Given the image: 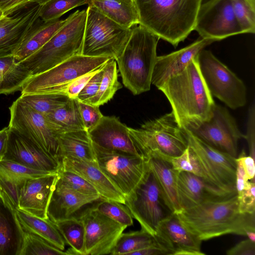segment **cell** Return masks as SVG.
Segmentation results:
<instances>
[{
    "label": "cell",
    "instance_id": "f546056e",
    "mask_svg": "<svg viewBox=\"0 0 255 255\" xmlns=\"http://www.w3.org/2000/svg\"><path fill=\"white\" fill-rule=\"evenodd\" d=\"M17 218L24 231L37 235L55 247L65 251V242L55 224L19 209L15 210Z\"/></svg>",
    "mask_w": 255,
    "mask_h": 255
},
{
    "label": "cell",
    "instance_id": "52a82bcc",
    "mask_svg": "<svg viewBox=\"0 0 255 255\" xmlns=\"http://www.w3.org/2000/svg\"><path fill=\"white\" fill-rule=\"evenodd\" d=\"M131 32V28L120 25L88 5L80 54L116 60L122 53Z\"/></svg>",
    "mask_w": 255,
    "mask_h": 255
},
{
    "label": "cell",
    "instance_id": "1f68e13d",
    "mask_svg": "<svg viewBox=\"0 0 255 255\" xmlns=\"http://www.w3.org/2000/svg\"><path fill=\"white\" fill-rule=\"evenodd\" d=\"M44 116L58 135L67 132L86 130L77 99H69L64 105Z\"/></svg>",
    "mask_w": 255,
    "mask_h": 255
},
{
    "label": "cell",
    "instance_id": "277c9868",
    "mask_svg": "<svg viewBox=\"0 0 255 255\" xmlns=\"http://www.w3.org/2000/svg\"><path fill=\"white\" fill-rule=\"evenodd\" d=\"M159 38L138 24L131 28L130 37L115 60L124 86L134 95L148 91Z\"/></svg>",
    "mask_w": 255,
    "mask_h": 255
},
{
    "label": "cell",
    "instance_id": "9f6ffc18",
    "mask_svg": "<svg viewBox=\"0 0 255 255\" xmlns=\"http://www.w3.org/2000/svg\"><path fill=\"white\" fill-rule=\"evenodd\" d=\"M51 0H30L31 3L37 4L42 5Z\"/></svg>",
    "mask_w": 255,
    "mask_h": 255
},
{
    "label": "cell",
    "instance_id": "2e32d148",
    "mask_svg": "<svg viewBox=\"0 0 255 255\" xmlns=\"http://www.w3.org/2000/svg\"><path fill=\"white\" fill-rule=\"evenodd\" d=\"M194 30L202 38L215 41L243 33L234 13L231 0H208L202 3Z\"/></svg>",
    "mask_w": 255,
    "mask_h": 255
},
{
    "label": "cell",
    "instance_id": "ba28073f",
    "mask_svg": "<svg viewBox=\"0 0 255 255\" xmlns=\"http://www.w3.org/2000/svg\"><path fill=\"white\" fill-rule=\"evenodd\" d=\"M125 204L141 229L153 236L159 224L174 213L149 166L137 186L125 197Z\"/></svg>",
    "mask_w": 255,
    "mask_h": 255
},
{
    "label": "cell",
    "instance_id": "cb8c5ba5",
    "mask_svg": "<svg viewBox=\"0 0 255 255\" xmlns=\"http://www.w3.org/2000/svg\"><path fill=\"white\" fill-rule=\"evenodd\" d=\"M60 168L82 177L96 189L101 199L125 204V198L123 194L101 171L96 161L65 157L61 159Z\"/></svg>",
    "mask_w": 255,
    "mask_h": 255
},
{
    "label": "cell",
    "instance_id": "7402d4cb",
    "mask_svg": "<svg viewBox=\"0 0 255 255\" xmlns=\"http://www.w3.org/2000/svg\"><path fill=\"white\" fill-rule=\"evenodd\" d=\"M57 179V173L24 180L19 191L17 209L48 219L47 207Z\"/></svg>",
    "mask_w": 255,
    "mask_h": 255
},
{
    "label": "cell",
    "instance_id": "d4e9b609",
    "mask_svg": "<svg viewBox=\"0 0 255 255\" xmlns=\"http://www.w3.org/2000/svg\"><path fill=\"white\" fill-rule=\"evenodd\" d=\"M100 199L99 195H86L72 190L61 183L57 176L49 201L47 216L53 223L64 220Z\"/></svg>",
    "mask_w": 255,
    "mask_h": 255
},
{
    "label": "cell",
    "instance_id": "60d3db41",
    "mask_svg": "<svg viewBox=\"0 0 255 255\" xmlns=\"http://www.w3.org/2000/svg\"><path fill=\"white\" fill-rule=\"evenodd\" d=\"M89 3L90 0H51L41 6L39 18L45 21L57 19L71 9Z\"/></svg>",
    "mask_w": 255,
    "mask_h": 255
},
{
    "label": "cell",
    "instance_id": "e575fe53",
    "mask_svg": "<svg viewBox=\"0 0 255 255\" xmlns=\"http://www.w3.org/2000/svg\"><path fill=\"white\" fill-rule=\"evenodd\" d=\"M122 88L118 81L117 62L111 58L103 68V77L98 92L84 103L99 107L111 100L116 92Z\"/></svg>",
    "mask_w": 255,
    "mask_h": 255
},
{
    "label": "cell",
    "instance_id": "ffe728a7",
    "mask_svg": "<svg viewBox=\"0 0 255 255\" xmlns=\"http://www.w3.org/2000/svg\"><path fill=\"white\" fill-rule=\"evenodd\" d=\"M41 6L33 3L13 16L0 19V57L13 56L27 31L39 17Z\"/></svg>",
    "mask_w": 255,
    "mask_h": 255
},
{
    "label": "cell",
    "instance_id": "db71d44e",
    "mask_svg": "<svg viewBox=\"0 0 255 255\" xmlns=\"http://www.w3.org/2000/svg\"><path fill=\"white\" fill-rule=\"evenodd\" d=\"M130 255H169L168 252L157 242L146 248L135 251Z\"/></svg>",
    "mask_w": 255,
    "mask_h": 255
},
{
    "label": "cell",
    "instance_id": "7bdbcfd3",
    "mask_svg": "<svg viewBox=\"0 0 255 255\" xmlns=\"http://www.w3.org/2000/svg\"><path fill=\"white\" fill-rule=\"evenodd\" d=\"M170 161L173 168L177 171L192 173L206 179L213 184L197 155L188 145L181 155L171 158Z\"/></svg>",
    "mask_w": 255,
    "mask_h": 255
},
{
    "label": "cell",
    "instance_id": "d6a6232c",
    "mask_svg": "<svg viewBox=\"0 0 255 255\" xmlns=\"http://www.w3.org/2000/svg\"><path fill=\"white\" fill-rule=\"evenodd\" d=\"M30 77L28 71L13 56L0 57V94L21 91Z\"/></svg>",
    "mask_w": 255,
    "mask_h": 255
},
{
    "label": "cell",
    "instance_id": "30bf717a",
    "mask_svg": "<svg viewBox=\"0 0 255 255\" xmlns=\"http://www.w3.org/2000/svg\"><path fill=\"white\" fill-rule=\"evenodd\" d=\"M200 72L212 96L235 110L247 103V89L243 81L209 50L196 56Z\"/></svg>",
    "mask_w": 255,
    "mask_h": 255
},
{
    "label": "cell",
    "instance_id": "6da1fadb",
    "mask_svg": "<svg viewBox=\"0 0 255 255\" xmlns=\"http://www.w3.org/2000/svg\"><path fill=\"white\" fill-rule=\"evenodd\" d=\"M186 228L200 240L229 234L249 236L255 232V213H240L237 194L207 201L176 214Z\"/></svg>",
    "mask_w": 255,
    "mask_h": 255
},
{
    "label": "cell",
    "instance_id": "b9f144b4",
    "mask_svg": "<svg viewBox=\"0 0 255 255\" xmlns=\"http://www.w3.org/2000/svg\"><path fill=\"white\" fill-rule=\"evenodd\" d=\"M231 2L243 33H255V0H231Z\"/></svg>",
    "mask_w": 255,
    "mask_h": 255
},
{
    "label": "cell",
    "instance_id": "603a6c76",
    "mask_svg": "<svg viewBox=\"0 0 255 255\" xmlns=\"http://www.w3.org/2000/svg\"><path fill=\"white\" fill-rule=\"evenodd\" d=\"M214 42L212 39L201 38L177 51L157 56L151 84L158 89L168 78L182 72L202 50Z\"/></svg>",
    "mask_w": 255,
    "mask_h": 255
},
{
    "label": "cell",
    "instance_id": "8fae6325",
    "mask_svg": "<svg viewBox=\"0 0 255 255\" xmlns=\"http://www.w3.org/2000/svg\"><path fill=\"white\" fill-rule=\"evenodd\" d=\"M93 146L99 168L125 198L128 196L148 169L146 159L128 152L104 148L93 143Z\"/></svg>",
    "mask_w": 255,
    "mask_h": 255
},
{
    "label": "cell",
    "instance_id": "ac0fdd59",
    "mask_svg": "<svg viewBox=\"0 0 255 255\" xmlns=\"http://www.w3.org/2000/svg\"><path fill=\"white\" fill-rule=\"evenodd\" d=\"M154 237L169 255H204L201 250L202 241L191 233L176 213L162 221Z\"/></svg>",
    "mask_w": 255,
    "mask_h": 255
},
{
    "label": "cell",
    "instance_id": "11a10c76",
    "mask_svg": "<svg viewBox=\"0 0 255 255\" xmlns=\"http://www.w3.org/2000/svg\"><path fill=\"white\" fill-rule=\"evenodd\" d=\"M9 131L8 127L0 130V161L3 160L6 151Z\"/></svg>",
    "mask_w": 255,
    "mask_h": 255
},
{
    "label": "cell",
    "instance_id": "f1b7e54d",
    "mask_svg": "<svg viewBox=\"0 0 255 255\" xmlns=\"http://www.w3.org/2000/svg\"><path fill=\"white\" fill-rule=\"evenodd\" d=\"M90 4L123 27L131 28L139 23L134 0H90Z\"/></svg>",
    "mask_w": 255,
    "mask_h": 255
},
{
    "label": "cell",
    "instance_id": "f6af8a7d",
    "mask_svg": "<svg viewBox=\"0 0 255 255\" xmlns=\"http://www.w3.org/2000/svg\"><path fill=\"white\" fill-rule=\"evenodd\" d=\"M78 104L85 128L88 131L98 123L103 115L98 106H93L78 100Z\"/></svg>",
    "mask_w": 255,
    "mask_h": 255
},
{
    "label": "cell",
    "instance_id": "7c38bea8",
    "mask_svg": "<svg viewBox=\"0 0 255 255\" xmlns=\"http://www.w3.org/2000/svg\"><path fill=\"white\" fill-rule=\"evenodd\" d=\"M9 110V128L27 138L61 162L58 134L51 127L45 116L19 98L12 103Z\"/></svg>",
    "mask_w": 255,
    "mask_h": 255
},
{
    "label": "cell",
    "instance_id": "f907efd6",
    "mask_svg": "<svg viewBox=\"0 0 255 255\" xmlns=\"http://www.w3.org/2000/svg\"><path fill=\"white\" fill-rule=\"evenodd\" d=\"M228 255H255V242L249 239L242 241L228 250Z\"/></svg>",
    "mask_w": 255,
    "mask_h": 255
},
{
    "label": "cell",
    "instance_id": "f35d334b",
    "mask_svg": "<svg viewBox=\"0 0 255 255\" xmlns=\"http://www.w3.org/2000/svg\"><path fill=\"white\" fill-rule=\"evenodd\" d=\"M52 174L32 169L11 160L0 161V175L13 182L20 183L27 179Z\"/></svg>",
    "mask_w": 255,
    "mask_h": 255
},
{
    "label": "cell",
    "instance_id": "c3c4849f",
    "mask_svg": "<svg viewBox=\"0 0 255 255\" xmlns=\"http://www.w3.org/2000/svg\"><path fill=\"white\" fill-rule=\"evenodd\" d=\"M244 138L247 140L249 155L255 158V106L253 104L248 111L246 134Z\"/></svg>",
    "mask_w": 255,
    "mask_h": 255
},
{
    "label": "cell",
    "instance_id": "ee69618b",
    "mask_svg": "<svg viewBox=\"0 0 255 255\" xmlns=\"http://www.w3.org/2000/svg\"><path fill=\"white\" fill-rule=\"evenodd\" d=\"M57 176L61 183L79 193L89 196H100L90 183L74 172L60 168Z\"/></svg>",
    "mask_w": 255,
    "mask_h": 255
},
{
    "label": "cell",
    "instance_id": "d590c367",
    "mask_svg": "<svg viewBox=\"0 0 255 255\" xmlns=\"http://www.w3.org/2000/svg\"><path fill=\"white\" fill-rule=\"evenodd\" d=\"M154 237L146 231L123 233L116 243L110 255H130L131 253L155 244Z\"/></svg>",
    "mask_w": 255,
    "mask_h": 255
},
{
    "label": "cell",
    "instance_id": "f5cc1de1",
    "mask_svg": "<svg viewBox=\"0 0 255 255\" xmlns=\"http://www.w3.org/2000/svg\"><path fill=\"white\" fill-rule=\"evenodd\" d=\"M241 163L249 180H255V159L243 151L236 158Z\"/></svg>",
    "mask_w": 255,
    "mask_h": 255
},
{
    "label": "cell",
    "instance_id": "8992f818",
    "mask_svg": "<svg viewBox=\"0 0 255 255\" xmlns=\"http://www.w3.org/2000/svg\"><path fill=\"white\" fill-rule=\"evenodd\" d=\"M128 131L140 155L144 158L153 154L168 158L176 157L188 147L183 129L172 111L144 123L140 128L128 127Z\"/></svg>",
    "mask_w": 255,
    "mask_h": 255
},
{
    "label": "cell",
    "instance_id": "836d02e7",
    "mask_svg": "<svg viewBox=\"0 0 255 255\" xmlns=\"http://www.w3.org/2000/svg\"><path fill=\"white\" fill-rule=\"evenodd\" d=\"M54 223L70 247L67 250L68 255H86L85 229L80 219L75 215Z\"/></svg>",
    "mask_w": 255,
    "mask_h": 255
},
{
    "label": "cell",
    "instance_id": "7a4b0ae2",
    "mask_svg": "<svg viewBox=\"0 0 255 255\" xmlns=\"http://www.w3.org/2000/svg\"><path fill=\"white\" fill-rule=\"evenodd\" d=\"M166 96L182 128L195 127L208 120L216 104L202 77L196 56L179 74L158 88Z\"/></svg>",
    "mask_w": 255,
    "mask_h": 255
},
{
    "label": "cell",
    "instance_id": "74e56055",
    "mask_svg": "<svg viewBox=\"0 0 255 255\" xmlns=\"http://www.w3.org/2000/svg\"><path fill=\"white\" fill-rule=\"evenodd\" d=\"M101 213L127 227L133 225V217L127 206L118 201L100 199L92 204Z\"/></svg>",
    "mask_w": 255,
    "mask_h": 255
},
{
    "label": "cell",
    "instance_id": "5b68a950",
    "mask_svg": "<svg viewBox=\"0 0 255 255\" xmlns=\"http://www.w3.org/2000/svg\"><path fill=\"white\" fill-rule=\"evenodd\" d=\"M86 9L77 10L39 49L18 62L31 76L44 72L72 56L81 54Z\"/></svg>",
    "mask_w": 255,
    "mask_h": 255
},
{
    "label": "cell",
    "instance_id": "7dc6e473",
    "mask_svg": "<svg viewBox=\"0 0 255 255\" xmlns=\"http://www.w3.org/2000/svg\"><path fill=\"white\" fill-rule=\"evenodd\" d=\"M104 67L90 79L80 91L77 97V100L85 102L97 94L102 79Z\"/></svg>",
    "mask_w": 255,
    "mask_h": 255
},
{
    "label": "cell",
    "instance_id": "4316f807",
    "mask_svg": "<svg viewBox=\"0 0 255 255\" xmlns=\"http://www.w3.org/2000/svg\"><path fill=\"white\" fill-rule=\"evenodd\" d=\"M170 158L158 154H150L145 158L167 201L174 212L177 214L181 210L178 202L177 190V180L179 172L173 168Z\"/></svg>",
    "mask_w": 255,
    "mask_h": 255
},
{
    "label": "cell",
    "instance_id": "4dcf8cb0",
    "mask_svg": "<svg viewBox=\"0 0 255 255\" xmlns=\"http://www.w3.org/2000/svg\"><path fill=\"white\" fill-rule=\"evenodd\" d=\"M58 140L61 159L70 157L96 161L93 143L87 130H76L60 134Z\"/></svg>",
    "mask_w": 255,
    "mask_h": 255
},
{
    "label": "cell",
    "instance_id": "8d00e7d4",
    "mask_svg": "<svg viewBox=\"0 0 255 255\" xmlns=\"http://www.w3.org/2000/svg\"><path fill=\"white\" fill-rule=\"evenodd\" d=\"M22 102L37 112L45 115L64 105L70 99L62 94H42L20 95Z\"/></svg>",
    "mask_w": 255,
    "mask_h": 255
},
{
    "label": "cell",
    "instance_id": "bcb514c9",
    "mask_svg": "<svg viewBox=\"0 0 255 255\" xmlns=\"http://www.w3.org/2000/svg\"><path fill=\"white\" fill-rule=\"evenodd\" d=\"M238 209L240 213H255V183L237 193Z\"/></svg>",
    "mask_w": 255,
    "mask_h": 255
},
{
    "label": "cell",
    "instance_id": "4fadbf2b",
    "mask_svg": "<svg viewBox=\"0 0 255 255\" xmlns=\"http://www.w3.org/2000/svg\"><path fill=\"white\" fill-rule=\"evenodd\" d=\"M187 129L206 144L235 158L238 155L239 141L244 138L229 111L216 104L208 120Z\"/></svg>",
    "mask_w": 255,
    "mask_h": 255
},
{
    "label": "cell",
    "instance_id": "3957f363",
    "mask_svg": "<svg viewBox=\"0 0 255 255\" xmlns=\"http://www.w3.org/2000/svg\"><path fill=\"white\" fill-rule=\"evenodd\" d=\"M139 24L173 46L194 30L202 0H134Z\"/></svg>",
    "mask_w": 255,
    "mask_h": 255
},
{
    "label": "cell",
    "instance_id": "44dd1931",
    "mask_svg": "<svg viewBox=\"0 0 255 255\" xmlns=\"http://www.w3.org/2000/svg\"><path fill=\"white\" fill-rule=\"evenodd\" d=\"M88 131L92 142L101 147L141 156L130 136L128 127L115 116H103Z\"/></svg>",
    "mask_w": 255,
    "mask_h": 255
},
{
    "label": "cell",
    "instance_id": "ab89813d",
    "mask_svg": "<svg viewBox=\"0 0 255 255\" xmlns=\"http://www.w3.org/2000/svg\"><path fill=\"white\" fill-rule=\"evenodd\" d=\"M68 255L39 236L24 231L22 247L19 255Z\"/></svg>",
    "mask_w": 255,
    "mask_h": 255
},
{
    "label": "cell",
    "instance_id": "83f0119b",
    "mask_svg": "<svg viewBox=\"0 0 255 255\" xmlns=\"http://www.w3.org/2000/svg\"><path fill=\"white\" fill-rule=\"evenodd\" d=\"M67 20L55 19L45 21L38 18L27 31L13 56L19 62L42 47Z\"/></svg>",
    "mask_w": 255,
    "mask_h": 255
},
{
    "label": "cell",
    "instance_id": "5bb4252c",
    "mask_svg": "<svg viewBox=\"0 0 255 255\" xmlns=\"http://www.w3.org/2000/svg\"><path fill=\"white\" fill-rule=\"evenodd\" d=\"M183 129L188 145L197 155L211 182L225 191L237 193L236 158L211 147L188 129Z\"/></svg>",
    "mask_w": 255,
    "mask_h": 255
},
{
    "label": "cell",
    "instance_id": "9c48e42d",
    "mask_svg": "<svg viewBox=\"0 0 255 255\" xmlns=\"http://www.w3.org/2000/svg\"><path fill=\"white\" fill-rule=\"evenodd\" d=\"M111 58L77 54L40 74L31 76L23 85L21 95L42 94L66 95L68 86L79 76L99 69Z\"/></svg>",
    "mask_w": 255,
    "mask_h": 255
},
{
    "label": "cell",
    "instance_id": "9a60e30c",
    "mask_svg": "<svg viewBox=\"0 0 255 255\" xmlns=\"http://www.w3.org/2000/svg\"><path fill=\"white\" fill-rule=\"evenodd\" d=\"M76 215L85 229L86 255L111 254L118 239L127 228L96 210L85 206Z\"/></svg>",
    "mask_w": 255,
    "mask_h": 255
},
{
    "label": "cell",
    "instance_id": "681fc988",
    "mask_svg": "<svg viewBox=\"0 0 255 255\" xmlns=\"http://www.w3.org/2000/svg\"><path fill=\"white\" fill-rule=\"evenodd\" d=\"M102 67L84 74L75 79L68 86L66 91V95L70 99H76L79 93L83 89L90 79L96 74Z\"/></svg>",
    "mask_w": 255,
    "mask_h": 255
},
{
    "label": "cell",
    "instance_id": "484cf974",
    "mask_svg": "<svg viewBox=\"0 0 255 255\" xmlns=\"http://www.w3.org/2000/svg\"><path fill=\"white\" fill-rule=\"evenodd\" d=\"M24 232L15 210L0 197V255H19Z\"/></svg>",
    "mask_w": 255,
    "mask_h": 255
},
{
    "label": "cell",
    "instance_id": "680465c9",
    "mask_svg": "<svg viewBox=\"0 0 255 255\" xmlns=\"http://www.w3.org/2000/svg\"><path fill=\"white\" fill-rule=\"evenodd\" d=\"M202 0V1H204V0Z\"/></svg>",
    "mask_w": 255,
    "mask_h": 255
},
{
    "label": "cell",
    "instance_id": "e0dca14e",
    "mask_svg": "<svg viewBox=\"0 0 255 255\" xmlns=\"http://www.w3.org/2000/svg\"><path fill=\"white\" fill-rule=\"evenodd\" d=\"M3 159L53 174L57 173L61 167L60 161L48 155L27 138L10 128L7 149Z\"/></svg>",
    "mask_w": 255,
    "mask_h": 255
},
{
    "label": "cell",
    "instance_id": "d6986e66",
    "mask_svg": "<svg viewBox=\"0 0 255 255\" xmlns=\"http://www.w3.org/2000/svg\"><path fill=\"white\" fill-rule=\"evenodd\" d=\"M177 190L181 210L205 202L220 200L237 194L225 191L206 179L186 171L178 173Z\"/></svg>",
    "mask_w": 255,
    "mask_h": 255
},
{
    "label": "cell",
    "instance_id": "6f0895ef",
    "mask_svg": "<svg viewBox=\"0 0 255 255\" xmlns=\"http://www.w3.org/2000/svg\"><path fill=\"white\" fill-rule=\"evenodd\" d=\"M4 15H3V13L1 12V11L0 10V19H1L3 16Z\"/></svg>",
    "mask_w": 255,
    "mask_h": 255
},
{
    "label": "cell",
    "instance_id": "816d5d0a",
    "mask_svg": "<svg viewBox=\"0 0 255 255\" xmlns=\"http://www.w3.org/2000/svg\"><path fill=\"white\" fill-rule=\"evenodd\" d=\"M29 4L30 0H0V10L4 16H8Z\"/></svg>",
    "mask_w": 255,
    "mask_h": 255
}]
</instances>
